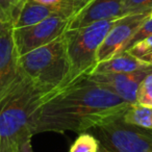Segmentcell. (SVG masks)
Listing matches in <instances>:
<instances>
[{
	"instance_id": "cell-25",
	"label": "cell",
	"mask_w": 152,
	"mask_h": 152,
	"mask_svg": "<svg viewBox=\"0 0 152 152\" xmlns=\"http://www.w3.org/2000/svg\"><path fill=\"white\" fill-rule=\"evenodd\" d=\"M150 16H152V11H151V15H150Z\"/></svg>"
},
{
	"instance_id": "cell-6",
	"label": "cell",
	"mask_w": 152,
	"mask_h": 152,
	"mask_svg": "<svg viewBox=\"0 0 152 152\" xmlns=\"http://www.w3.org/2000/svg\"><path fill=\"white\" fill-rule=\"evenodd\" d=\"M69 19L61 15L50 16L31 26L13 28V38L19 55L51 43L65 34Z\"/></svg>"
},
{
	"instance_id": "cell-1",
	"label": "cell",
	"mask_w": 152,
	"mask_h": 152,
	"mask_svg": "<svg viewBox=\"0 0 152 152\" xmlns=\"http://www.w3.org/2000/svg\"><path fill=\"white\" fill-rule=\"evenodd\" d=\"M130 105L85 76L58 90L43 104L34 133L86 132L105 119L124 114Z\"/></svg>"
},
{
	"instance_id": "cell-26",
	"label": "cell",
	"mask_w": 152,
	"mask_h": 152,
	"mask_svg": "<svg viewBox=\"0 0 152 152\" xmlns=\"http://www.w3.org/2000/svg\"><path fill=\"white\" fill-rule=\"evenodd\" d=\"M15 152H17V151H15Z\"/></svg>"
},
{
	"instance_id": "cell-22",
	"label": "cell",
	"mask_w": 152,
	"mask_h": 152,
	"mask_svg": "<svg viewBox=\"0 0 152 152\" xmlns=\"http://www.w3.org/2000/svg\"><path fill=\"white\" fill-rule=\"evenodd\" d=\"M36 2L42 3L45 5H50V7H57L58 4H61V2L63 0H34Z\"/></svg>"
},
{
	"instance_id": "cell-16",
	"label": "cell",
	"mask_w": 152,
	"mask_h": 152,
	"mask_svg": "<svg viewBox=\"0 0 152 152\" xmlns=\"http://www.w3.org/2000/svg\"><path fill=\"white\" fill-rule=\"evenodd\" d=\"M92 1L93 0H63L61 4L56 7L58 10V15L67 18L70 21Z\"/></svg>"
},
{
	"instance_id": "cell-13",
	"label": "cell",
	"mask_w": 152,
	"mask_h": 152,
	"mask_svg": "<svg viewBox=\"0 0 152 152\" xmlns=\"http://www.w3.org/2000/svg\"><path fill=\"white\" fill-rule=\"evenodd\" d=\"M126 122L152 130V107L141 104H131L123 114Z\"/></svg>"
},
{
	"instance_id": "cell-17",
	"label": "cell",
	"mask_w": 152,
	"mask_h": 152,
	"mask_svg": "<svg viewBox=\"0 0 152 152\" xmlns=\"http://www.w3.org/2000/svg\"><path fill=\"white\" fill-rule=\"evenodd\" d=\"M137 104L152 107V72L148 73L140 83L137 94Z\"/></svg>"
},
{
	"instance_id": "cell-4",
	"label": "cell",
	"mask_w": 152,
	"mask_h": 152,
	"mask_svg": "<svg viewBox=\"0 0 152 152\" xmlns=\"http://www.w3.org/2000/svg\"><path fill=\"white\" fill-rule=\"evenodd\" d=\"M117 20H103L83 27L66 30L64 36L71 65L68 85L93 73L98 65V48Z\"/></svg>"
},
{
	"instance_id": "cell-23",
	"label": "cell",
	"mask_w": 152,
	"mask_h": 152,
	"mask_svg": "<svg viewBox=\"0 0 152 152\" xmlns=\"http://www.w3.org/2000/svg\"><path fill=\"white\" fill-rule=\"evenodd\" d=\"M142 59H144V61H147L149 65L152 66V53H151V54H149V55H146V56L142 57Z\"/></svg>"
},
{
	"instance_id": "cell-3",
	"label": "cell",
	"mask_w": 152,
	"mask_h": 152,
	"mask_svg": "<svg viewBox=\"0 0 152 152\" xmlns=\"http://www.w3.org/2000/svg\"><path fill=\"white\" fill-rule=\"evenodd\" d=\"M19 61L24 75L46 91L57 92L69 83L71 65L64 34L49 44L20 55Z\"/></svg>"
},
{
	"instance_id": "cell-8",
	"label": "cell",
	"mask_w": 152,
	"mask_h": 152,
	"mask_svg": "<svg viewBox=\"0 0 152 152\" xmlns=\"http://www.w3.org/2000/svg\"><path fill=\"white\" fill-rule=\"evenodd\" d=\"M13 38V29L0 37V103L25 79Z\"/></svg>"
},
{
	"instance_id": "cell-11",
	"label": "cell",
	"mask_w": 152,
	"mask_h": 152,
	"mask_svg": "<svg viewBox=\"0 0 152 152\" xmlns=\"http://www.w3.org/2000/svg\"><path fill=\"white\" fill-rule=\"evenodd\" d=\"M135 71H152V66L144 59L123 51L107 61L99 63L93 73H129Z\"/></svg>"
},
{
	"instance_id": "cell-14",
	"label": "cell",
	"mask_w": 152,
	"mask_h": 152,
	"mask_svg": "<svg viewBox=\"0 0 152 152\" xmlns=\"http://www.w3.org/2000/svg\"><path fill=\"white\" fill-rule=\"evenodd\" d=\"M99 150L100 144L94 135L89 132H81L72 144L69 152H98Z\"/></svg>"
},
{
	"instance_id": "cell-7",
	"label": "cell",
	"mask_w": 152,
	"mask_h": 152,
	"mask_svg": "<svg viewBox=\"0 0 152 152\" xmlns=\"http://www.w3.org/2000/svg\"><path fill=\"white\" fill-rule=\"evenodd\" d=\"M150 13L127 15L119 18L107 32L97 51V61H105L126 50L129 42L141 25L150 17Z\"/></svg>"
},
{
	"instance_id": "cell-9",
	"label": "cell",
	"mask_w": 152,
	"mask_h": 152,
	"mask_svg": "<svg viewBox=\"0 0 152 152\" xmlns=\"http://www.w3.org/2000/svg\"><path fill=\"white\" fill-rule=\"evenodd\" d=\"M152 71H135L129 73H93L91 80L118 95L130 104H137V94L140 83Z\"/></svg>"
},
{
	"instance_id": "cell-15",
	"label": "cell",
	"mask_w": 152,
	"mask_h": 152,
	"mask_svg": "<svg viewBox=\"0 0 152 152\" xmlns=\"http://www.w3.org/2000/svg\"><path fill=\"white\" fill-rule=\"evenodd\" d=\"M26 0H0V17L13 26Z\"/></svg>"
},
{
	"instance_id": "cell-12",
	"label": "cell",
	"mask_w": 152,
	"mask_h": 152,
	"mask_svg": "<svg viewBox=\"0 0 152 152\" xmlns=\"http://www.w3.org/2000/svg\"><path fill=\"white\" fill-rule=\"evenodd\" d=\"M53 15H58V10L56 7L45 5L34 0H26L13 23V28L34 25Z\"/></svg>"
},
{
	"instance_id": "cell-24",
	"label": "cell",
	"mask_w": 152,
	"mask_h": 152,
	"mask_svg": "<svg viewBox=\"0 0 152 152\" xmlns=\"http://www.w3.org/2000/svg\"><path fill=\"white\" fill-rule=\"evenodd\" d=\"M98 152H105V151H104V150H103V149H102V148H101V147H100V150H99V151H98Z\"/></svg>"
},
{
	"instance_id": "cell-18",
	"label": "cell",
	"mask_w": 152,
	"mask_h": 152,
	"mask_svg": "<svg viewBox=\"0 0 152 152\" xmlns=\"http://www.w3.org/2000/svg\"><path fill=\"white\" fill-rule=\"evenodd\" d=\"M123 15L150 13L152 11V0H122Z\"/></svg>"
},
{
	"instance_id": "cell-20",
	"label": "cell",
	"mask_w": 152,
	"mask_h": 152,
	"mask_svg": "<svg viewBox=\"0 0 152 152\" xmlns=\"http://www.w3.org/2000/svg\"><path fill=\"white\" fill-rule=\"evenodd\" d=\"M151 34H152V16H150V17L142 24L141 27L137 30V32L133 34V37L131 38L130 42H129L126 49H128L129 47L135 45L137 43L141 42L142 40H144V39L147 38V37L151 36Z\"/></svg>"
},
{
	"instance_id": "cell-19",
	"label": "cell",
	"mask_w": 152,
	"mask_h": 152,
	"mask_svg": "<svg viewBox=\"0 0 152 152\" xmlns=\"http://www.w3.org/2000/svg\"><path fill=\"white\" fill-rule=\"evenodd\" d=\"M125 51L131 53L132 55L137 57H142L146 56V55H149L152 53V34L147 38H145L144 40H142L141 42L137 43L133 46L129 47L128 49H126Z\"/></svg>"
},
{
	"instance_id": "cell-2",
	"label": "cell",
	"mask_w": 152,
	"mask_h": 152,
	"mask_svg": "<svg viewBox=\"0 0 152 152\" xmlns=\"http://www.w3.org/2000/svg\"><path fill=\"white\" fill-rule=\"evenodd\" d=\"M55 93L25 77L0 103V152H15L31 143L39 110Z\"/></svg>"
},
{
	"instance_id": "cell-10",
	"label": "cell",
	"mask_w": 152,
	"mask_h": 152,
	"mask_svg": "<svg viewBox=\"0 0 152 152\" xmlns=\"http://www.w3.org/2000/svg\"><path fill=\"white\" fill-rule=\"evenodd\" d=\"M121 17H124L122 0H93L70 20L68 29H75L95 22L119 19Z\"/></svg>"
},
{
	"instance_id": "cell-21",
	"label": "cell",
	"mask_w": 152,
	"mask_h": 152,
	"mask_svg": "<svg viewBox=\"0 0 152 152\" xmlns=\"http://www.w3.org/2000/svg\"><path fill=\"white\" fill-rule=\"evenodd\" d=\"M11 29H13V26L7 22H5L2 18L0 17V37H2L3 34L9 32Z\"/></svg>"
},
{
	"instance_id": "cell-5",
	"label": "cell",
	"mask_w": 152,
	"mask_h": 152,
	"mask_svg": "<svg viewBox=\"0 0 152 152\" xmlns=\"http://www.w3.org/2000/svg\"><path fill=\"white\" fill-rule=\"evenodd\" d=\"M86 132L98 140L105 152H152V130L126 122L122 115L110 117Z\"/></svg>"
}]
</instances>
